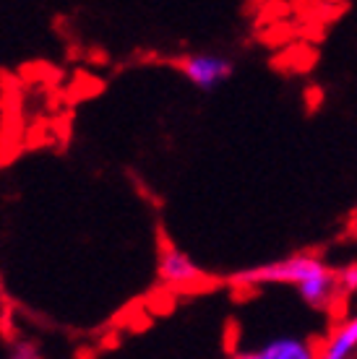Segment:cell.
<instances>
[{
	"mask_svg": "<svg viewBox=\"0 0 357 359\" xmlns=\"http://www.w3.org/2000/svg\"><path fill=\"white\" fill-rule=\"evenodd\" d=\"M8 359H42V357H39V351H37L34 344L18 341V344H13V346H11Z\"/></svg>",
	"mask_w": 357,
	"mask_h": 359,
	"instance_id": "6",
	"label": "cell"
},
{
	"mask_svg": "<svg viewBox=\"0 0 357 359\" xmlns=\"http://www.w3.org/2000/svg\"><path fill=\"white\" fill-rule=\"evenodd\" d=\"M233 359H266L261 351H245V354H235Z\"/></svg>",
	"mask_w": 357,
	"mask_h": 359,
	"instance_id": "8",
	"label": "cell"
},
{
	"mask_svg": "<svg viewBox=\"0 0 357 359\" xmlns=\"http://www.w3.org/2000/svg\"><path fill=\"white\" fill-rule=\"evenodd\" d=\"M357 351V313L334 328L323 344L321 359H349Z\"/></svg>",
	"mask_w": 357,
	"mask_h": 359,
	"instance_id": "5",
	"label": "cell"
},
{
	"mask_svg": "<svg viewBox=\"0 0 357 359\" xmlns=\"http://www.w3.org/2000/svg\"><path fill=\"white\" fill-rule=\"evenodd\" d=\"M180 71L196 89L212 91L233 76V60L214 53H193L180 60Z\"/></svg>",
	"mask_w": 357,
	"mask_h": 359,
	"instance_id": "2",
	"label": "cell"
},
{
	"mask_svg": "<svg viewBox=\"0 0 357 359\" xmlns=\"http://www.w3.org/2000/svg\"><path fill=\"white\" fill-rule=\"evenodd\" d=\"M339 287H344V289H357V266H352V269H347V271H342L339 273Z\"/></svg>",
	"mask_w": 357,
	"mask_h": 359,
	"instance_id": "7",
	"label": "cell"
},
{
	"mask_svg": "<svg viewBox=\"0 0 357 359\" xmlns=\"http://www.w3.org/2000/svg\"><path fill=\"white\" fill-rule=\"evenodd\" d=\"M261 354L266 359H321L316 346L300 336H277L261 346Z\"/></svg>",
	"mask_w": 357,
	"mask_h": 359,
	"instance_id": "4",
	"label": "cell"
},
{
	"mask_svg": "<svg viewBox=\"0 0 357 359\" xmlns=\"http://www.w3.org/2000/svg\"><path fill=\"white\" fill-rule=\"evenodd\" d=\"M238 284L259 287V284H290L297 289V294L305 305L313 310H329L331 302L339 294V276L323 266L316 255H292L285 261L268 263L261 269L245 271L235 276Z\"/></svg>",
	"mask_w": 357,
	"mask_h": 359,
	"instance_id": "1",
	"label": "cell"
},
{
	"mask_svg": "<svg viewBox=\"0 0 357 359\" xmlns=\"http://www.w3.org/2000/svg\"><path fill=\"white\" fill-rule=\"evenodd\" d=\"M160 278L172 289H193L204 284V271L198 269L188 252L178 250L175 245H162L160 263H157Z\"/></svg>",
	"mask_w": 357,
	"mask_h": 359,
	"instance_id": "3",
	"label": "cell"
}]
</instances>
